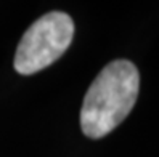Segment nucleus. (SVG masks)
I'll return each mask as SVG.
<instances>
[{
  "label": "nucleus",
  "instance_id": "nucleus-2",
  "mask_svg": "<svg viewBox=\"0 0 159 157\" xmlns=\"http://www.w3.org/2000/svg\"><path fill=\"white\" fill-rule=\"evenodd\" d=\"M74 23L63 11H52L35 20L24 32L15 53L13 66L21 76H31L53 64L69 48Z\"/></svg>",
  "mask_w": 159,
  "mask_h": 157
},
{
  "label": "nucleus",
  "instance_id": "nucleus-1",
  "mask_svg": "<svg viewBox=\"0 0 159 157\" xmlns=\"http://www.w3.org/2000/svg\"><path fill=\"white\" fill-rule=\"evenodd\" d=\"M140 74L134 63L116 59L101 69L89 87L80 111V127L92 140L106 136L130 114L138 96Z\"/></svg>",
  "mask_w": 159,
  "mask_h": 157
}]
</instances>
